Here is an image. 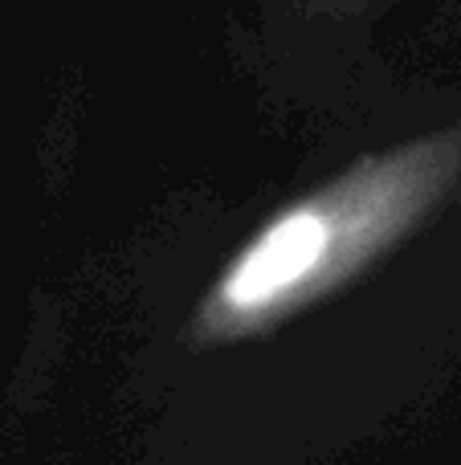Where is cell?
<instances>
[{"label": "cell", "mask_w": 461, "mask_h": 465, "mask_svg": "<svg viewBox=\"0 0 461 465\" xmlns=\"http://www.w3.org/2000/svg\"><path fill=\"white\" fill-rule=\"evenodd\" d=\"M461 209V94L380 176L348 180L335 193L286 209L221 270L196 302L184 339L192 347H229L282 327L290 314L364 270L417 225Z\"/></svg>", "instance_id": "6da1fadb"}]
</instances>
